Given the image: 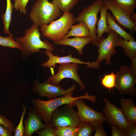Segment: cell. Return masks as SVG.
Instances as JSON below:
<instances>
[{
	"mask_svg": "<svg viewBox=\"0 0 136 136\" xmlns=\"http://www.w3.org/2000/svg\"><path fill=\"white\" fill-rule=\"evenodd\" d=\"M73 94H68L47 101L41 100L38 98L32 99L31 100V103L33 109L41 116L45 123L47 124L49 123L51 115L54 111L62 105L67 104L75 106V100L81 98L89 100L94 103L96 102V96L89 95L87 92L84 95L79 97L73 96Z\"/></svg>",
	"mask_w": 136,
	"mask_h": 136,
	"instance_id": "obj_1",
	"label": "cell"
},
{
	"mask_svg": "<svg viewBox=\"0 0 136 136\" xmlns=\"http://www.w3.org/2000/svg\"><path fill=\"white\" fill-rule=\"evenodd\" d=\"M38 27L33 23L31 27L25 31V35L21 37H15V41L20 43L21 47V55L23 58L36 52H41V49H44L51 52L55 50L52 44L47 41H42L41 35Z\"/></svg>",
	"mask_w": 136,
	"mask_h": 136,
	"instance_id": "obj_2",
	"label": "cell"
},
{
	"mask_svg": "<svg viewBox=\"0 0 136 136\" xmlns=\"http://www.w3.org/2000/svg\"><path fill=\"white\" fill-rule=\"evenodd\" d=\"M61 15L60 10L48 0H37L29 13V18L38 27L47 24Z\"/></svg>",
	"mask_w": 136,
	"mask_h": 136,
	"instance_id": "obj_3",
	"label": "cell"
},
{
	"mask_svg": "<svg viewBox=\"0 0 136 136\" xmlns=\"http://www.w3.org/2000/svg\"><path fill=\"white\" fill-rule=\"evenodd\" d=\"M75 18L70 12L64 13L58 20L53 21L49 25H43L40 29L43 36L54 42L63 39L69 30L74 23Z\"/></svg>",
	"mask_w": 136,
	"mask_h": 136,
	"instance_id": "obj_4",
	"label": "cell"
},
{
	"mask_svg": "<svg viewBox=\"0 0 136 136\" xmlns=\"http://www.w3.org/2000/svg\"><path fill=\"white\" fill-rule=\"evenodd\" d=\"M104 5L102 0H96L84 7L75 18L74 23L82 21L89 29L90 37L93 45L96 46L98 41L97 39L96 25L98 21V14Z\"/></svg>",
	"mask_w": 136,
	"mask_h": 136,
	"instance_id": "obj_5",
	"label": "cell"
},
{
	"mask_svg": "<svg viewBox=\"0 0 136 136\" xmlns=\"http://www.w3.org/2000/svg\"><path fill=\"white\" fill-rule=\"evenodd\" d=\"M74 106L67 104L56 109L51 115L49 122L50 126L54 128L77 127L80 121L77 112L73 108Z\"/></svg>",
	"mask_w": 136,
	"mask_h": 136,
	"instance_id": "obj_6",
	"label": "cell"
},
{
	"mask_svg": "<svg viewBox=\"0 0 136 136\" xmlns=\"http://www.w3.org/2000/svg\"><path fill=\"white\" fill-rule=\"evenodd\" d=\"M136 76L131 72L129 67L125 65L120 66L116 74L115 87L119 93L132 96H136Z\"/></svg>",
	"mask_w": 136,
	"mask_h": 136,
	"instance_id": "obj_7",
	"label": "cell"
},
{
	"mask_svg": "<svg viewBox=\"0 0 136 136\" xmlns=\"http://www.w3.org/2000/svg\"><path fill=\"white\" fill-rule=\"evenodd\" d=\"M60 64L57 73L54 75L49 77L46 81L52 85L58 86L63 79H71L77 83L81 90L85 89V85L81 81L78 74V64L70 63Z\"/></svg>",
	"mask_w": 136,
	"mask_h": 136,
	"instance_id": "obj_8",
	"label": "cell"
},
{
	"mask_svg": "<svg viewBox=\"0 0 136 136\" xmlns=\"http://www.w3.org/2000/svg\"><path fill=\"white\" fill-rule=\"evenodd\" d=\"M118 35L115 32L112 30L106 38H101L98 42L96 47L98 48V55L95 61L97 62L100 63L105 60L106 65H110L111 64L112 57L117 53L115 48Z\"/></svg>",
	"mask_w": 136,
	"mask_h": 136,
	"instance_id": "obj_9",
	"label": "cell"
},
{
	"mask_svg": "<svg viewBox=\"0 0 136 136\" xmlns=\"http://www.w3.org/2000/svg\"><path fill=\"white\" fill-rule=\"evenodd\" d=\"M105 106L102 112L106 121L108 123L116 125L126 132L132 124L126 119L121 109L112 103L109 100L103 97Z\"/></svg>",
	"mask_w": 136,
	"mask_h": 136,
	"instance_id": "obj_10",
	"label": "cell"
},
{
	"mask_svg": "<svg viewBox=\"0 0 136 136\" xmlns=\"http://www.w3.org/2000/svg\"><path fill=\"white\" fill-rule=\"evenodd\" d=\"M33 83L34 85L32 89L34 92L38 93L40 97L45 96L49 100L53 99L57 96L73 93L76 89L75 84L66 90H65L59 85H52L47 81L41 83L36 80L34 81Z\"/></svg>",
	"mask_w": 136,
	"mask_h": 136,
	"instance_id": "obj_11",
	"label": "cell"
},
{
	"mask_svg": "<svg viewBox=\"0 0 136 136\" xmlns=\"http://www.w3.org/2000/svg\"><path fill=\"white\" fill-rule=\"evenodd\" d=\"M74 103L77 108V115L80 122H89L96 127L106 121V117L102 112H98L94 110L85 104L83 99H77Z\"/></svg>",
	"mask_w": 136,
	"mask_h": 136,
	"instance_id": "obj_12",
	"label": "cell"
},
{
	"mask_svg": "<svg viewBox=\"0 0 136 136\" xmlns=\"http://www.w3.org/2000/svg\"><path fill=\"white\" fill-rule=\"evenodd\" d=\"M104 5L110 10L116 22L123 29L129 30L132 34L136 31V21H133L125 10L116 5L112 0H104Z\"/></svg>",
	"mask_w": 136,
	"mask_h": 136,
	"instance_id": "obj_13",
	"label": "cell"
},
{
	"mask_svg": "<svg viewBox=\"0 0 136 136\" xmlns=\"http://www.w3.org/2000/svg\"><path fill=\"white\" fill-rule=\"evenodd\" d=\"M45 53L48 56L49 59L47 61L42 63V66L48 68L52 67L55 68L57 64L75 63L80 64L87 65V68H92L95 69H99L100 65L99 63L96 61L91 62L89 61L86 62L82 61L81 59L73 57L72 54L63 57H58L57 55H54L51 51L46 50Z\"/></svg>",
	"mask_w": 136,
	"mask_h": 136,
	"instance_id": "obj_14",
	"label": "cell"
},
{
	"mask_svg": "<svg viewBox=\"0 0 136 136\" xmlns=\"http://www.w3.org/2000/svg\"><path fill=\"white\" fill-rule=\"evenodd\" d=\"M41 116L31 107H29L27 119L23 121L24 136H31L36 131L46 127L42 121Z\"/></svg>",
	"mask_w": 136,
	"mask_h": 136,
	"instance_id": "obj_15",
	"label": "cell"
},
{
	"mask_svg": "<svg viewBox=\"0 0 136 136\" xmlns=\"http://www.w3.org/2000/svg\"><path fill=\"white\" fill-rule=\"evenodd\" d=\"M121 110L126 119L130 123L136 124V107L131 97L120 99Z\"/></svg>",
	"mask_w": 136,
	"mask_h": 136,
	"instance_id": "obj_16",
	"label": "cell"
},
{
	"mask_svg": "<svg viewBox=\"0 0 136 136\" xmlns=\"http://www.w3.org/2000/svg\"><path fill=\"white\" fill-rule=\"evenodd\" d=\"M91 42L92 40L90 36L86 37H76L73 38L63 39L60 41L54 42V44L72 47L76 49L79 55H82L84 47Z\"/></svg>",
	"mask_w": 136,
	"mask_h": 136,
	"instance_id": "obj_17",
	"label": "cell"
},
{
	"mask_svg": "<svg viewBox=\"0 0 136 136\" xmlns=\"http://www.w3.org/2000/svg\"><path fill=\"white\" fill-rule=\"evenodd\" d=\"M115 46V47L118 46L121 47L124 50L126 56L130 59L136 56V42L135 40H124L118 35Z\"/></svg>",
	"mask_w": 136,
	"mask_h": 136,
	"instance_id": "obj_18",
	"label": "cell"
},
{
	"mask_svg": "<svg viewBox=\"0 0 136 136\" xmlns=\"http://www.w3.org/2000/svg\"><path fill=\"white\" fill-rule=\"evenodd\" d=\"M108 9L104 5L102 6L99 12L100 13V18L96 24L97 39L98 42L99 41L103 34L105 33H109L111 30L109 28L106 21V15Z\"/></svg>",
	"mask_w": 136,
	"mask_h": 136,
	"instance_id": "obj_19",
	"label": "cell"
},
{
	"mask_svg": "<svg viewBox=\"0 0 136 136\" xmlns=\"http://www.w3.org/2000/svg\"><path fill=\"white\" fill-rule=\"evenodd\" d=\"M106 21L109 27L111 30L115 32L124 40L127 41L135 40L134 38L132 36V34L126 32L116 22L113 17L108 12L107 13Z\"/></svg>",
	"mask_w": 136,
	"mask_h": 136,
	"instance_id": "obj_20",
	"label": "cell"
},
{
	"mask_svg": "<svg viewBox=\"0 0 136 136\" xmlns=\"http://www.w3.org/2000/svg\"><path fill=\"white\" fill-rule=\"evenodd\" d=\"M79 22L77 24L72 26L71 30L63 39L72 36L86 37L90 36L89 31L87 26L82 21Z\"/></svg>",
	"mask_w": 136,
	"mask_h": 136,
	"instance_id": "obj_21",
	"label": "cell"
},
{
	"mask_svg": "<svg viewBox=\"0 0 136 136\" xmlns=\"http://www.w3.org/2000/svg\"><path fill=\"white\" fill-rule=\"evenodd\" d=\"M7 6L6 11L4 14L2 16L4 25L3 32L7 35L11 33L9 31V27L12 20V15L13 8L11 0H6Z\"/></svg>",
	"mask_w": 136,
	"mask_h": 136,
	"instance_id": "obj_22",
	"label": "cell"
},
{
	"mask_svg": "<svg viewBox=\"0 0 136 136\" xmlns=\"http://www.w3.org/2000/svg\"><path fill=\"white\" fill-rule=\"evenodd\" d=\"M118 6L126 11L130 16L136 7V0H112Z\"/></svg>",
	"mask_w": 136,
	"mask_h": 136,
	"instance_id": "obj_23",
	"label": "cell"
},
{
	"mask_svg": "<svg viewBox=\"0 0 136 136\" xmlns=\"http://www.w3.org/2000/svg\"><path fill=\"white\" fill-rule=\"evenodd\" d=\"M77 136H90L94 130L95 127L90 123L81 121L77 126Z\"/></svg>",
	"mask_w": 136,
	"mask_h": 136,
	"instance_id": "obj_24",
	"label": "cell"
},
{
	"mask_svg": "<svg viewBox=\"0 0 136 136\" xmlns=\"http://www.w3.org/2000/svg\"><path fill=\"white\" fill-rule=\"evenodd\" d=\"M79 0H52L55 4L63 13L69 12L77 3Z\"/></svg>",
	"mask_w": 136,
	"mask_h": 136,
	"instance_id": "obj_25",
	"label": "cell"
},
{
	"mask_svg": "<svg viewBox=\"0 0 136 136\" xmlns=\"http://www.w3.org/2000/svg\"><path fill=\"white\" fill-rule=\"evenodd\" d=\"M13 37V35L11 33L7 37L0 36V46L12 49L17 48L21 50V47L20 44L15 41Z\"/></svg>",
	"mask_w": 136,
	"mask_h": 136,
	"instance_id": "obj_26",
	"label": "cell"
},
{
	"mask_svg": "<svg viewBox=\"0 0 136 136\" xmlns=\"http://www.w3.org/2000/svg\"><path fill=\"white\" fill-rule=\"evenodd\" d=\"M56 136H77V127L68 126L55 128Z\"/></svg>",
	"mask_w": 136,
	"mask_h": 136,
	"instance_id": "obj_27",
	"label": "cell"
},
{
	"mask_svg": "<svg viewBox=\"0 0 136 136\" xmlns=\"http://www.w3.org/2000/svg\"><path fill=\"white\" fill-rule=\"evenodd\" d=\"M116 74L113 72L110 74H105L101 79V83L103 87L111 90L115 86Z\"/></svg>",
	"mask_w": 136,
	"mask_h": 136,
	"instance_id": "obj_28",
	"label": "cell"
},
{
	"mask_svg": "<svg viewBox=\"0 0 136 136\" xmlns=\"http://www.w3.org/2000/svg\"><path fill=\"white\" fill-rule=\"evenodd\" d=\"M23 111L21 115L19 123L15 128V136H23L24 135V126L23 124V119L26 112L27 109V105L23 104L22 105Z\"/></svg>",
	"mask_w": 136,
	"mask_h": 136,
	"instance_id": "obj_29",
	"label": "cell"
},
{
	"mask_svg": "<svg viewBox=\"0 0 136 136\" xmlns=\"http://www.w3.org/2000/svg\"><path fill=\"white\" fill-rule=\"evenodd\" d=\"M45 124L46 127L36 131V134L39 136H56L55 128L51 127L49 125V123Z\"/></svg>",
	"mask_w": 136,
	"mask_h": 136,
	"instance_id": "obj_30",
	"label": "cell"
},
{
	"mask_svg": "<svg viewBox=\"0 0 136 136\" xmlns=\"http://www.w3.org/2000/svg\"><path fill=\"white\" fill-rule=\"evenodd\" d=\"M29 0H14L13 8L16 11H19L20 13L25 14L26 13V5Z\"/></svg>",
	"mask_w": 136,
	"mask_h": 136,
	"instance_id": "obj_31",
	"label": "cell"
},
{
	"mask_svg": "<svg viewBox=\"0 0 136 136\" xmlns=\"http://www.w3.org/2000/svg\"><path fill=\"white\" fill-rule=\"evenodd\" d=\"M0 124L8 127L12 133L15 132V128L14 124L5 116L0 114Z\"/></svg>",
	"mask_w": 136,
	"mask_h": 136,
	"instance_id": "obj_32",
	"label": "cell"
},
{
	"mask_svg": "<svg viewBox=\"0 0 136 136\" xmlns=\"http://www.w3.org/2000/svg\"><path fill=\"white\" fill-rule=\"evenodd\" d=\"M112 136H127L126 133L117 126L111 124Z\"/></svg>",
	"mask_w": 136,
	"mask_h": 136,
	"instance_id": "obj_33",
	"label": "cell"
},
{
	"mask_svg": "<svg viewBox=\"0 0 136 136\" xmlns=\"http://www.w3.org/2000/svg\"><path fill=\"white\" fill-rule=\"evenodd\" d=\"M12 133L8 127L0 124V136H12Z\"/></svg>",
	"mask_w": 136,
	"mask_h": 136,
	"instance_id": "obj_34",
	"label": "cell"
},
{
	"mask_svg": "<svg viewBox=\"0 0 136 136\" xmlns=\"http://www.w3.org/2000/svg\"><path fill=\"white\" fill-rule=\"evenodd\" d=\"M94 130L95 131V133L94 136H107L106 132L104 130L102 123L101 124L97 127H95Z\"/></svg>",
	"mask_w": 136,
	"mask_h": 136,
	"instance_id": "obj_35",
	"label": "cell"
},
{
	"mask_svg": "<svg viewBox=\"0 0 136 136\" xmlns=\"http://www.w3.org/2000/svg\"><path fill=\"white\" fill-rule=\"evenodd\" d=\"M136 125L134 124H131L126 132L127 136H136Z\"/></svg>",
	"mask_w": 136,
	"mask_h": 136,
	"instance_id": "obj_36",
	"label": "cell"
},
{
	"mask_svg": "<svg viewBox=\"0 0 136 136\" xmlns=\"http://www.w3.org/2000/svg\"><path fill=\"white\" fill-rule=\"evenodd\" d=\"M131 60V66L129 68L132 74L136 76V56L132 58Z\"/></svg>",
	"mask_w": 136,
	"mask_h": 136,
	"instance_id": "obj_37",
	"label": "cell"
},
{
	"mask_svg": "<svg viewBox=\"0 0 136 136\" xmlns=\"http://www.w3.org/2000/svg\"><path fill=\"white\" fill-rule=\"evenodd\" d=\"M131 19L133 21H136V14L134 13L130 16Z\"/></svg>",
	"mask_w": 136,
	"mask_h": 136,
	"instance_id": "obj_38",
	"label": "cell"
}]
</instances>
